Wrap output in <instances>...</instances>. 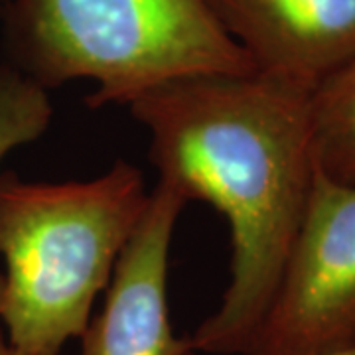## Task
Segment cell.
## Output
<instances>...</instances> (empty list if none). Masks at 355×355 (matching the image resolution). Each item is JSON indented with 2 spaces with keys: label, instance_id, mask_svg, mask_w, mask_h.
<instances>
[{
  "label": "cell",
  "instance_id": "obj_2",
  "mask_svg": "<svg viewBox=\"0 0 355 355\" xmlns=\"http://www.w3.org/2000/svg\"><path fill=\"white\" fill-rule=\"evenodd\" d=\"M148 202L142 172L125 160L87 182H30L0 172V322L12 347L60 355L83 336Z\"/></svg>",
  "mask_w": 355,
  "mask_h": 355
},
{
  "label": "cell",
  "instance_id": "obj_10",
  "mask_svg": "<svg viewBox=\"0 0 355 355\" xmlns=\"http://www.w3.org/2000/svg\"><path fill=\"white\" fill-rule=\"evenodd\" d=\"M2 298H4V277L0 275V310H2Z\"/></svg>",
  "mask_w": 355,
  "mask_h": 355
},
{
  "label": "cell",
  "instance_id": "obj_1",
  "mask_svg": "<svg viewBox=\"0 0 355 355\" xmlns=\"http://www.w3.org/2000/svg\"><path fill=\"white\" fill-rule=\"evenodd\" d=\"M150 132L158 182L214 205L231 229V280L190 336L200 354L245 355L304 216L316 170L310 93L259 73L200 76L127 105Z\"/></svg>",
  "mask_w": 355,
  "mask_h": 355
},
{
  "label": "cell",
  "instance_id": "obj_7",
  "mask_svg": "<svg viewBox=\"0 0 355 355\" xmlns=\"http://www.w3.org/2000/svg\"><path fill=\"white\" fill-rule=\"evenodd\" d=\"M310 127L318 170L355 184V60L310 93Z\"/></svg>",
  "mask_w": 355,
  "mask_h": 355
},
{
  "label": "cell",
  "instance_id": "obj_4",
  "mask_svg": "<svg viewBox=\"0 0 355 355\" xmlns=\"http://www.w3.org/2000/svg\"><path fill=\"white\" fill-rule=\"evenodd\" d=\"M355 347V184L314 170L279 286L245 355Z\"/></svg>",
  "mask_w": 355,
  "mask_h": 355
},
{
  "label": "cell",
  "instance_id": "obj_6",
  "mask_svg": "<svg viewBox=\"0 0 355 355\" xmlns=\"http://www.w3.org/2000/svg\"><path fill=\"white\" fill-rule=\"evenodd\" d=\"M254 73L312 93L355 60V0H205Z\"/></svg>",
  "mask_w": 355,
  "mask_h": 355
},
{
  "label": "cell",
  "instance_id": "obj_11",
  "mask_svg": "<svg viewBox=\"0 0 355 355\" xmlns=\"http://www.w3.org/2000/svg\"><path fill=\"white\" fill-rule=\"evenodd\" d=\"M331 355H355V347H349V349H343V352H338V354Z\"/></svg>",
  "mask_w": 355,
  "mask_h": 355
},
{
  "label": "cell",
  "instance_id": "obj_5",
  "mask_svg": "<svg viewBox=\"0 0 355 355\" xmlns=\"http://www.w3.org/2000/svg\"><path fill=\"white\" fill-rule=\"evenodd\" d=\"M186 200L158 182L116 259L103 310L89 320L79 355H198L176 338L168 310V257Z\"/></svg>",
  "mask_w": 355,
  "mask_h": 355
},
{
  "label": "cell",
  "instance_id": "obj_9",
  "mask_svg": "<svg viewBox=\"0 0 355 355\" xmlns=\"http://www.w3.org/2000/svg\"><path fill=\"white\" fill-rule=\"evenodd\" d=\"M0 355H24V354H20L16 347H12V345L8 343V340H6V336H4L2 328H0Z\"/></svg>",
  "mask_w": 355,
  "mask_h": 355
},
{
  "label": "cell",
  "instance_id": "obj_8",
  "mask_svg": "<svg viewBox=\"0 0 355 355\" xmlns=\"http://www.w3.org/2000/svg\"><path fill=\"white\" fill-rule=\"evenodd\" d=\"M53 105L50 91L0 62V166L8 154L30 144L50 128Z\"/></svg>",
  "mask_w": 355,
  "mask_h": 355
},
{
  "label": "cell",
  "instance_id": "obj_3",
  "mask_svg": "<svg viewBox=\"0 0 355 355\" xmlns=\"http://www.w3.org/2000/svg\"><path fill=\"white\" fill-rule=\"evenodd\" d=\"M4 32V62L44 89L95 81L89 109L186 77L254 73L205 0H8Z\"/></svg>",
  "mask_w": 355,
  "mask_h": 355
}]
</instances>
